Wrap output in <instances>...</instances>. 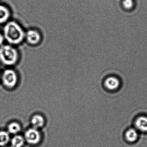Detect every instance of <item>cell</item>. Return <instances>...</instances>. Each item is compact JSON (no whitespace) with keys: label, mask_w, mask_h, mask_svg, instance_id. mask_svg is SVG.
<instances>
[{"label":"cell","mask_w":147,"mask_h":147,"mask_svg":"<svg viewBox=\"0 0 147 147\" xmlns=\"http://www.w3.org/2000/svg\"><path fill=\"white\" fill-rule=\"evenodd\" d=\"M25 32L18 22L10 20L4 25L2 33L7 44L15 46L24 41Z\"/></svg>","instance_id":"1"},{"label":"cell","mask_w":147,"mask_h":147,"mask_svg":"<svg viewBox=\"0 0 147 147\" xmlns=\"http://www.w3.org/2000/svg\"><path fill=\"white\" fill-rule=\"evenodd\" d=\"M19 53L15 46L4 44L0 46V61L5 66H13L19 59Z\"/></svg>","instance_id":"2"},{"label":"cell","mask_w":147,"mask_h":147,"mask_svg":"<svg viewBox=\"0 0 147 147\" xmlns=\"http://www.w3.org/2000/svg\"><path fill=\"white\" fill-rule=\"evenodd\" d=\"M3 85L8 88L14 87L18 82V76L17 73L13 69H6L3 72L1 76Z\"/></svg>","instance_id":"3"},{"label":"cell","mask_w":147,"mask_h":147,"mask_svg":"<svg viewBox=\"0 0 147 147\" xmlns=\"http://www.w3.org/2000/svg\"><path fill=\"white\" fill-rule=\"evenodd\" d=\"M103 85L105 89L109 92L118 91L121 86L120 79L116 76L110 75L105 78Z\"/></svg>","instance_id":"4"},{"label":"cell","mask_w":147,"mask_h":147,"mask_svg":"<svg viewBox=\"0 0 147 147\" xmlns=\"http://www.w3.org/2000/svg\"><path fill=\"white\" fill-rule=\"evenodd\" d=\"M42 36L39 31L36 29H29L25 32V40L31 46H36L41 43Z\"/></svg>","instance_id":"5"},{"label":"cell","mask_w":147,"mask_h":147,"mask_svg":"<svg viewBox=\"0 0 147 147\" xmlns=\"http://www.w3.org/2000/svg\"><path fill=\"white\" fill-rule=\"evenodd\" d=\"M26 142L32 145L38 144L41 140V135L38 129L32 127L27 129L24 134Z\"/></svg>","instance_id":"6"},{"label":"cell","mask_w":147,"mask_h":147,"mask_svg":"<svg viewBox=\"0 0 147 147\" xmlns=\"http://www.w3.org/2000/svg\"><path fill=\"white\" fill-rule=\"evenodd\" d=\"M139 135V132L134 127H130L125 131L124 139L128 144H134L138 141Z\"/></svg>","instance_id":"7"},{"label":"cell","mask_w":147,"mask_h":147,"mask_svg":"<svg viewBox=\"0 0 147 147\" xmlns=\"http://www.w3.org/2000/svg\"><path fill=\"white\" fill-rule=\"evenodd\" d=\"M141 133H147V116L140 115L136 117L133 126Z\"/></svg>","instance_id":"8"},{"label":"cell","mask_w":147,"mask_h":147,"mask_svg":"<svg viewBox=\"0 0 147 147\" xmlns=\"http://www.w3.org/2000/svg\"><path fill=\"white\" fill-rule=\"evenodd\" d=\"M11 12L8 7L0 4V25H5L10 20Z\"/></svg>","instance_id":"9"},{"label":"cell","mask_w":147,"mask_h":147,"mask_svg":"<svg viewBox=\"0 0 147 147\" xmlns=\"http://www.w3.org/2000/svg\"><path fill=\"white\" fill-rule=\"evenodd\" d=\"M45 122L44 117L40 114L34 115L31 119L32 127L37 129L42 127L44 125Z\"/></svg>","instance_id":"10"},{"label":"cell","mask_w":147,"mask_h":147,"mask_svg":"<svg viewBox=\"0 0 147 147\" xmlns=\"http://www.w3.org/2000/svg\"><path fill=\"white\" fill-rule=\"evenodd\" d=\"M25 142L24 137L18 134L14 136L11 141V144L12 147H23Z\"/></svg>","instance_id":"11"},{"label":"cell","mask_w":147,"mask_h":147,"mask_svg":"<svg viewBox=\"0 0 147 147\" xmlns=\"http://www.w3.org/2000/svg\"><path fill=\"white\" fill-rule=\"evenodd\" d=\"M7 129V131L9 134L16 135L20 132L21 130V126L17 122H12L8 125Z\"/></svg>","instance_id":"12"},{"label":"cell","mask_w":147,"mask_h":147,"mask_svg":"<svg viewBox=\"0 0 147 147\" xmlns=\"http://www.w3.org/2000/svg\"><path fill=\"white\" fill-rule=\"evenodd\" d=\"M10 141V134L8 131H0V146H5Z\"/></svg>","instance_id":"13"},{"label":"cell","mask_w":147,"mask_h":147,"mask_svg":"<svg viewBox=\"0 0 147 147\" xmlns=\"http://www.w3.org/2000/svg\"><path fill=\"white\" fill-rule=\"evenodd\" d=\"M123 5L126 9H130L133 6V2L132 0H124Z\"/></svg>","instance_id":"14"},{"label":"cell","mask_w":147,"mask_h":147,"mask_svg":"<svg viewBox=\"0 0 147 147\" xmlns=\"http://www.w3.org/2000/svg\"><path fill=\"white\" fill-rule=\"evenodd\" d=\"M5 42V40L3 33H0V46L4 45Z\"/></svg>","instance_id":"15"},{"label":"cell","mask_w":147,"mask_h":147,"mask_svg":"<svg viewBox=\"0 0 147 147\" xmlns=\"http://www.w3.org/2000/svg\"><path fill=\"white\" fill-rule=\"evenodd\" d=\"M1 78V73H0V79Z\"/></svg>","instance_id":"16"},{"label":"cell","mask_w":147,"mask_h":147,"mask_svg":"<svg viewBox=\"0 0 147 147\" xmlns=\"http://www.w3.org/2000/svg\"><path fill=\"white\" fill-rule=\"evenodd\" d=\"M12 147V146H7V147Z\"/></svg>","instance_id":"17"}]
</instances>
